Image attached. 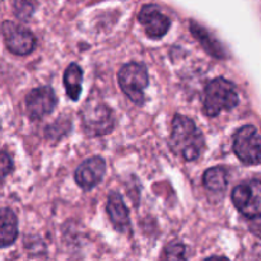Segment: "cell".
<instances>
[{
    "label": "cell",
    "instance_id": "obj_20",
    "mask_svg": "<svg viewBox=\"0 0 261 261\" xmlns=\"http://www.w3.org/2000/svg\"><path fill=\"white\" fill-rule=\"evenodd\" d=\"M204 261H229V260L224 256H211Z\"/></svg>",
    "mask_w": 261,
    "mask_h": 261
},
{
    "label": "cell",
    "instance_id": "obj_7",
    "mask_svg": "<svg viewBox=\"0 0 261 261\" xmlns=\"http://www.w3.org/2000/svg\"><path fill=\"white\" fill-rule=\"evenodd\" d=\"M3 37H4L5 45L9 48L10 53L15 54V55H27V54L32 53V50L35 48V36L24 27L13 22H8V20L4 22Z\"/></svg>",
    "mask_w": 261,
    "mask_h": 261
},
{
    "label": "cell",
    "instance_id": "obj_16",
    "mask_svg": "<svg viewBox=\"0 0 261 261\" xmlns=\"http://www.w3.org/2000/svg\"><path fill=\"white\" fill-rule=\"evenodd\" d=\"M166 261H186V247L180 242H172L165 249Z\"/></svg>",
    "mask_w": 261,
    "mask_h": 261
},
{
    "label": "cell",
    "instance_id": "obj_5",
    "mask_svg": "<svg viewBox=\"0 0 261 261\" xmlns=\"http://www.w3.org/2000/svg\"><path fill=\"white\" fill-rule=\"evenodd\" d=\"M233 150L242 163L261 165V137L256 127L246 125L234 134Z\"/></svg>",
    "mask_w": 261,
    "mask_h": 261
},
{
    "label": "cell",
    "instance_id": "obj_15",
    "mask_svg": "<svg viewBox=\"0 0 261 261\" xmlns=\"http://www.w3.org/2000/svg\"><path fill=\"white\" fill-rule=\"evenodd\" d=\"M203 182L208 190L219 193V191L226 190L227 184H228V173L223 167L209 168L204 173Z\"/></svg>",
    "mask_w": 261,
    "mask_h": 261
},
{
    "label": "cell",
    "instance_id": "obj_19",
    "mask_svg": "<svg viewBox=\"0 0 261 261\" xmlns=\"http://www.w3.org/2000/svg\"><path fill=\"white\" fill-rule=\"evenodd\" d=\"M250 229H251V232L255 236L260 237L261 239V218L250 221Z\"/></svg>",
    "mask_w": 261,
    "mask_h": 261
},
{
    "label": "cell",
    "instance_id": "obj_11",
    "mask_svg": "<svg viewBox=\"0 0 261 261\" xmlns=\"http://www.w3.org/2000/svg\"><path fill=\"white\" fill-rule=\"evenodd\" d=\"M107 212L115 229L119 232H126L130 229L129 211L124 200L117 193H111L107 201Z\"/></svg>",
    "mask_w": 261,
    "mask_h": 261
},
{
    "label": "cell",
    "instance_id": "obj_2",
    "mask_svg": "<svg viewBox=\"0 0 261 261\" xmlns=\"http://www.w3.org/2000/svg\"><path fill=\"white\" fill-rule=\"evenodd\" d=\"M237 103L239 94L232 82L224 78H217L206 84L203 101V110L206 116H217L222 111L232 110Z\"/></svg>",
    "mask_w": 261,
    "mask_h": 261
},
{
    "label": "cell",
    "instance_id": "obj_6",
    "mask_svg": "<svg viewBox=\"0 0 261 261\" xmlns=\"http://www.w3.org/2000/svg\"><path fill=\"white\" fill-rule=\"evenodd\" d=\"M82 121L86 133L91 137L109 134L114 127L111 110L102 102L89 101L82 111Z\"/></svg>",
    "mask_w": 261,
    "mask_h": 261
},
{
    "label": "cell",
    "instance_id": "obj_17",
    "mask_svg": "<svg viewBox=\"0 0 261 261\" xmlns=\"http://www.w3.org/2000/svg\"><path fill=\"white\" fill-rule=\"evenodd\" d=\"M35 4L36 0H15L14 7L17 17L23 20H27L35 10Z\"/></svg>",
    "mask_w": 261,
    "mask_h": 261
},
{
    "label": "cell",
    "instance_id": "obj_12",
    "mask_svg": "<svg viewBox=\"0 0 261 261\" xmlns=\"http://www.w3.org/2000/svg\"><path fill=\"white\" fill-rule=\"evenodd\" d=\"M82 79L83 71L76 64H70L64 73V86L66 94L71 101H78L82 93Z\"/></svg>",
    "mask_w": 261,
    "mask_h": 261
},
{
    "label": "cell",
    "instance_id": "obj_13",
    "mask_svg": "<svg viewBox=\"0 0 261 261\" xmlns=\"http://www.w3.org/2000/svg\"><path fill=\"white\" fill-rule=\"evenodd\" d=\"M18 236L17 216L9 208L2 211V246L7 247L15 241Z\"/></svg>",
    "mask_w": 261,
    "mask_h": 261
},
{
    "label": "cell",
    "instance_id": "obj_8",
    "mask_svg": "<svg viewBox=\"0 0 261 261\" xmlns=\"http://www.w3.org/2000/svg\"><path fill=\"white\" fill-rule=\"evenodd\" d=\"M56 94L50 87H41L31 91L25 97V107L32 120L43 119L56 106Z\"/></svg>",
    "mask_w": 261,
    "mask_h": 261
},
{
    "label": "cell",
    "instance_id": "obj_4",
    "mask_svg": "<svg viewBox=\"0 0 261 261\" xmlns=\"http://www.w3.org/2000/svg\"><path fill=\"white\" fill-rule=\"evenodd\" d=\"M232 201L240 213L250 221L261 218V181L240 184L232 191Z\"/></svg>",
    "mask_w": 261,
    "mask_h": 261
},
{
    "label": "cell",
    "instance_id": "obj_18",
    "mask_svg": "<svg viewBox=\"0 0 261 261\" xmlns=\"http://www.w3.org/2000/svg\"><path fill=\"white\" fill-rule=\"evenodd\" d=\"M12 167H13V163H12V160H10L9 155L7 154L5 152L2 153V172H3V177H5V176L8 175V173L12 171Z\"/></svg>",
    "mask_w": 261,
    "mask_h": 261
},
{
    "label": "cell",
    "instance_id": "obj_10",
    "mask_svg": "<svg viewBox=\"0 0 261 261\" xmlns=\"http://www.w3.org/2000/svg\"><path fill=\"white\" fill-rule=\"evenodd\" d=\"M105 171H106V162L101 157H92L79 165L74 178L78 186H81L83 190H91L101 182L105 176Z\"/></svg>",
    "mask_w": 261,
    "mask_h": 261
},
{
    "label": "cell",
    "instance_id": "obj_14",
    "mask_svg": "<svg viewBox=\"0 0 261 261\" xmlns=\"http://www.w3.org/2000/svg\"><path fill=\"white\" fill-rule=\"evenodd\" d=\"M190 28H191V32H193V35L198 38L199 42L203 45V47L205 48V50L208 51L211 55L216 56V58H219V59L224 58V51H223V48H222V46L219 45V43L217 42V41L214 40V38L212 37V36L209 35V33L206 32L203 27H200L198 23L191 22Z\"/></svg>",
    "mask_w": 261,
    "mask_h": 261
},
{
    "label": "cell",
    "instance_id": "obj_1",
    "mask_svg": "<svg viewBox=\"0 0 261 261\" xmlns=\"http://www.w3.org/2000/svg\"><path fill=\"white\" fill-rule=\"evenodd\" d=\"M171 149L186 161H195L204 149V137L195 122L182 115H176L170 138Z\"/></svg>",
    "mask_w": 261,
    "mask_h": 261
},
{
    "label": "cell",
    "instance_id": "obj_3",
    "mask_svg": "<svg viewBox=\"0 0 261 261\" xmlns=\"http://www.w3.org/2000/svg\"><path fill=\"white\" fill-rule=\"evenodd\" d=\"M119 84L130 101L137 105L144 102V91L148 86V71L139 63H129L119 71Z\"/></svg>",
    "mask_w": 261,
    "mask_h": 261
},
{
    "label": "cell",
    "instance_id": "obj_9",
    "mask_svg": "<svg viewBox=\"0 0 261 261\" xmlns=\"http://www.w3.org/2000/svg\"><path fill=\"white\" fill-rule=\"evenodd\" d=\"M138 19L144 27L145 33L154 40L163 37L171 27L170 18L163 14L157 5L153 4L144 5L139 12Z\"/></svg>",
    "mask_w": 261,
    "mask_h": 261
}]
</instances>
